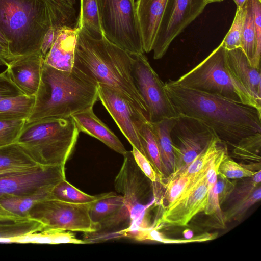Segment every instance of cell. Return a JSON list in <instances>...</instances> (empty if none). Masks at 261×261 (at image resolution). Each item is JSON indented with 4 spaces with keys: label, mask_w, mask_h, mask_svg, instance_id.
<instances>
[{
    "label": "cell",
    "mask_w": 261,
    "mask_h": 261,
    "mask_svg": "<svg viewBox=\"0 0 261 261\" xmlns=\"http://www.w3.org/2000/svg\"><path fill=\"white\" fill-rule=\"evenodd\" d=\"M165 89L178 115L197 119L234 147L243 138L261 133V112L220 95L184 87L175 81Z\"/></svg>",
    "instance_id": "cell-1"
},
{
    "label": "cell",
    "mask_w": 261,
    "mask_h": 261,
    "mask_svg": "<svg viewBox=\"0 0 261 261\" xmlns=\"http://www.w3.org/2000/svg\"><path fill=\"white\" fill-rule=\"evenodd\" d=\"M74 7L56 0H0V43L14 59L38 53L55 25L76 24Z\"/></svg>",
    "instance_id": "cell-2"
},
{
    "label": "cell",
    "mask_w": 261,
    "mask_h": 261,
    "mask_svg": "<svg viewBox=\"0 0 261 261\" xmlns=\"http://www.w3.org/2000/svg\"><path fill=\"white\" fill-rule=\"evenodd\" d=\"M77 29L73 67L97 83L114 89L125 96L149 120L148 108L138 92L132 76V54L96 37L84 28Z\"/></svg>",
    "instance_id": "cell-3"
},
{
    "label": "cell",
    "mask_w": 261,
    "mask_h": 261,
    "mask_svg": "<svg viewBox=\"0 0 261 261\" xmlns=\"http://www.w3.org/2000/svg\"><path fill=\"white\" fill-rule=\"evenodd\" d=\"M98 86L74 67L62 71L44 61L34 107L26 122L69 117L93 107L98 98Z\"/></svg>",
    "instance_id": "cell-4"
},
{
    "label": "cell",
    "mask_w": 261,
    "mask_h": 261,
    "mask_svg": "<svg viewBox=\"0 0 261 261\" xmlns=\"http://www.w3.org/2000/svg\"><path fill=\"white\" fill-rule=\"evenodd\" d=\"M79 134L71 116L25 121L16 143L39 165L65 167Z\"/></svg>",
    "instance_id": "cell-5"
},
{
    "label": "cell",
    "mask_w": 261,
    "mask_h": 261,
    "mask_svg": "<svg viewBox=\"0 0 261 261\" xmlns=\"http://www.w3.org/2000/svg\"><path fill=\"white\" fill-rule=\"evenodd\" d=\"M225 51L220 43L206 58L175 82L185 87L220 95L261 112V101L250 95L226 70Z\"/></svg>",
    "instance_id": "cell-6"
},
{
    "label": "cell",
    "mask_w": 261,
    "mask_h": 261,
    "mask_svg": "<svg viewBox=\"0 0 261 261\" xmlns=\"http://www.w3.org/2000/svg\"><path fill=\"white\" fill-rule=\"evenodd\" d=\"M104 36L132 54H144L135 1L97 0Z\"/></svg>",
    "instance_id": "cell-7"
},
{
    "label": "cell",
    "mask_w": 261,
    "mask_h": 261,
    "mask_svg": "<svg viewBox=\"0 0 261 261\" xmlns=\"http://www.w3.org/2000/svg\"><path fill=\"white\" fill-rule=\"evenodd\" d=\"M90 205L91 203L76 204L46 198L32 207L28 217L40 222L43 225L42 231L56 229L94 232L99 231L101 227L92 220Z\"/></svg>",
    "instance_id": "cell-8"
},
{
    "label": "cell",
    "mask_w": 261,
    "mask_h": 261,
    "mask_svg": "<svg viewBox=\"0 0 261 261\" xmlns=\"http://www.w3.org/2000/svg\"><path fill=\"white\" fill-rule=\"evenodd\" d=\"M132 76L145 101L150 122L178 116L165 89V84L151 66L144 54H132Z\"/></svg>",
    "instance_id": "cell-9"
},
{
    "label": "cell",
    "mask_w": 261,
    "mask_h": 261,
    "mask_svg": "<svg viewBox=\"0 0 261 261\" xmlns=\"http://www.w3.org/2000/svg\"><path fill=\"white\" fill-rule=\"evenodd\" d=\"M170 135L175 164L173 173L168 177L175 175L189 166L216 136L212 129L200 120L182 115L176 117Z\"/></svg>",
    "instance_id": "cell-10"
},
{
    "label": "cell",
    "mask_w": 261,
    "mask_h": 261,
    "mask_svg": "<svg viewBox=\"0 0 261 261\" xmlns=\"http://www.w3.org/2000/svg\"><path fill=\"white\" fill-rule=\"evenodd\" d=\"M208 4L207 0H168L152 49L154 59L165 55L173 40Z\"/></svg>",
    "instance_id": "cell-11"
},
{
    "label": "cell",
    "mask_w": 261,
    "mask_h": 261,
    "mask_svg": "<svg viewBox=\"0 0 261 261\" xmlns=\"http://www.w3.org/2000/svg\"><path fill=\"white\" fill-rule=\"evenodd\" d=\"M65 168L41 165L0 177V199L50 191L65 179Z\"/></svg>",
    "instance_id": "cell-12"
},
{
    "label": "cell",
    "mask_w": 261,
    "mask_h": 261,
    "mask_svg": "<svg viewBox=\"0 0 261 261\" xmlns=\"http://www.w3.org/2000/svg\"><path fill=\"white\" fill-rule=\"evenodd\" d=\"M98 97L133 147L146 157L139 129L144 124L150 122L148 119L114 89L98 84Z\"/></svg>",
    "instance_id": "cell-13"
},
{
    "label": "cell",
    "mask_w": 261,
    "mask_h": 261,
    "mask_svg": "<svg viewBox=\"0 0 261 261\" xmlns=\"http://www.w3.org/2000/svg\"><path fill=\"white\" fill-rule=\"evenodd\" d=\"M208 191L206 173L195 178L177 200L165 207L160 219L154 225L158 228L162 224L168 226H187L196 215L205 209Z\"/></svg>",
    "instance_id": "cell-14"
},
{
    "label": "cell",
    "mask_w": 261,
    "mask_h": 261,
    "mask_svg": "<svg viewBox=\"0 0 261 261\" xmlns=\"http://www.w3.org/2000/svg\"><path fill=\"white\" fill-rule=\"evenodd\" d=\"M124 160L115 179V189L122 194L129 214V224L141 225L147 219L146 212L154 203L144 205L141 202L142 189L141 170L137 165L132 151L123 155Z\"/></svg>",
    "instance_id": "cell-15"
},
{
    "label": "cell",
    "mask_w": 261,
    "mask_h": 261,
    "mask_svg": "<svg viewBox=\"0 0 261 261\" xmlns=\"http://www.w3.org/2000/svg\"><path fill=\"white\" fill-rule=\"evenodd\" d=\"M43 62L39 53H35L12 61L6 70L23 94L35 96L40 84Z\"/></svg>",
    "instance_id": "cell-16"
},
{
    "label": "cell",
    "mask_w": 261,
    "mask_h": 261,
    "mask_svg": "<svg viewBox=\"0 0 261 261\" xmlns=\"http://www.w3.org/2000/svg\"><path fill=\"white\" fill-rule=\"evenodd\" d=\"M224 65L229 73L238 83L253 97L261 101L260 68L251 66L240 47L226 50Z\"/></svg>",
    "instance_id": "cell-17"
},
{
    "label": "cell",
    "mask_w": 261,
    "mask_h": 261,
    "mask_svg": "<svg viewBox=\"0 0 261 261\" xmlns=\"http://www.w3.org/2000/svg\"><path fill=\"white\" fill-rule=\"evenodd\" d=\"M168 0H136L135 11L145 53L152 50Z\"/></svg>",
    "instance_id": "cell-18"
},
{
    "label": "cell",
    "mask_w": 261,
    "mask_h": 261,
    "mask_svg": "<svg viewBox=\"0 0 261 261\" xmlns=\"http://www.w3.org/2000/svg\"><path fill=\"white\" fill-rule=\"evenodd\" d=\"M89 213L92 220L100 225V229L130 220L123 196L114 192L97 195V199L91 203Z\"/></svg>",
    "instance_id": "cell-19"
},
{
    "label": "cell",
    "mask_w": 261,
    "mask_h": 261,
    "mask_svg": "<svg viewBox=\"0 0 261 261\" xmlns=\"http://www.w3.org/2000/svg\"><path fill=\"white\" fill-rule=\"evenodd\" d=\"M79 132L94 137L116 152L124 155L125 147L118 138L94 114L93 107L71 116Z\"/></svg>",
    "instance_id": "cell-20"
},
{
    "label": "cell",
    "mask_w": 261,
    "mask_h": 261,
    "mask_svg": "<svg viewBox=\"0 0 261 261\" xmlns=\"http://www.w3.org/2000/svg\"><path fill=\"white\" fill-rule=\"evenodd\" d=\"M77 29L63 26L44 59L47 65L60 70L70 71L74 65Z\"/></svg>",
    "instance_id": "cell-21"
},
{
    "label": "cell",
    "mask_w": 261,
    "mask_h": 261,
    "mask_svg": "<svg viewBox=\"0 0 261 261\" xmlns=\"http://www.w3.org/2000/svg\"><path fill=\"white\" fill-rule=\"evenodd\" d=\"M176 117L150 122L160 154L164 178L169 176L174 170L175 155L170 133Z\"/></svg>",
    "instance_id": "cell-22"
},
{
    "label": "cell",
    "mask_w": 261,
    "mask_h": 261,
    "mask_svg": "<svg viewBox=\"0 0 261 261\" xmlns=\"http://www.w3.org/2000/svg\"><path fill=\"white\" fill-rule=\"evenodd\" d=\"M38 165L16 143L0 147V177L22 171Z\"/></svg>",
    "instance_id": "cell-23"
},
{
    "label": "cell",
    "mask_w": 261,
    "mask_h": 261,
    "mask_svg": "<svg viewBox=\"0 0 261 261\" xmlns=\"http://www.w3.org/2000/svg\"><path fill=\"white\" fill-rule=\"evenodd\" d=\"M244 5L245 17L240 48L246 56L251 66L256 68H260V54L257 50L252 1L246 0Z\"/></svg>",
    "instance_id": "cell-24"
},
{
    "label": "cell",
    "mask_w": 261,
    "mask_h": 261,
    "mask_svg": "<svg viewBox=\"0 0 261 261\" xmlns=\"http://www.w3.org/2000/svg\"><path fill=\"white\" fill-rule=\"evenodd\" d=\"M34 102V96L23 94L0 100V120H27Z\"/></svg>",
    "instance_id": "cell-25"
},
{
    "label": "cell",
    "mask_w": 261,
    "mask_h": 261,
    "mask_svg": "<svg viewBox=\"0 0 261 261\" xmlns=\"http://www.w3.org/2000/svg\"><path fill=\"white\" fill-rule=\"evenodd\" d=\"M14 243L49 244L89 243L87 241L77 239L73 233L69 231L56 229L30 233L14 239Z\"/></svg>",
    "instance_id": "cell-26"
},
{
    "label": "cell",
    "mask_w": 261,
    "mask_h": 261,
    "mask_svg": "<svg viewBox=\"0 0 261 261\" xmlns=\"http://www.w3.org/2000/svg\"><path fill=\"white\" fill-rule=\"evenodd\" d=\"M75 24L92 36H104L97 0H80V10Z\"/></svg>",
    "instance_id": "cell-27"
},
{
    "label": "cell",
    "mask_w": 261,
    "mask_h": 261,
    "mask_svg": "<svg viewBox=\"0 0 261 261\" xmlns=\"http://www.w3.org/2000/svg\"><path fill=\"white\" fill-rule=\"evenodd\" d=\"M50 190L41 191L28 196L3 198L0 199V205L14 215L29 218V211L36 203L43 199L49 198Z\"/></svg>",
    "instance_id": "cell-28"
},
{
    "label": "cell",
    "mask_w": 261,
    "mask_h": 261,
    "mask_svg": "<svg viewBox=\"0 0 261 261\" xmlns=\"http://www.w3.org/2000/svg\"><path fill=\"white\" fill-rule=\"evenodd\" d=\"M49 198L69 203L84 204L94 201L97 199V196L85 193L72 186L65 178L51 188Z\"/></svg>",
    "instance_id": "cell-29"
},
{
    "label": "cell",
    "mask_w": 261,
    "mask_h": 261,
    "mask_svg": "<svg viewBox=\"0 0 261 261\" xmlns=\"http://www.w3.org/2000/svg\"><path fill=\"white\" fill-rule=\"evenodd\" d=\"M139 133L146 157L164 179L160 154L151 123L147 122L142 125L139 129Z\"/></svg>",
    "instance_id": "cell-30"
},
{
    "label": "cell",
    "mask_w": 261,
    "mask_h": 261,
    "mask_svg": "<svg viewBox=\"0 0 261 261\" xmlns=\"http://www.w3.org/2000/svg\"><path fill=\"white\" fill-rule=\"evenodd\" d=\"M260 148L261 133H257L241 139L234 146L233 153L252 164H260Z\"/></svg>",
    "instance_id": "cell-31"
},
{
    "label": "cell",
    "mask_w": 261,
    "mask_h": 261,
    "mask_svg": "<svg viewBox=\"0 0 261 261\" xmlns=\"http://www.w3.org/2000/svg\"><path fill=\"white\" fill-rule=\"evenodd\" d=\"M43 225L30 218L9 223L0 224V239H14L22 236L42 231Z\"/></svg>",
    "instance_id": "cell-32"
},
{
    "label": "cell",
    "mask_w": 261,
    "mask_h": 261,
    "mask_svg": "<svg viewBox=\"0 0 261 261\" xmlns=\"http://www.w3.org/2000/svg\"><path fill=\"white\" fill-rule=\"evenodd\" d=\"M260 199L261 186L259 184L250 195L230 204L223 212L225 222L232 220L240 221L249 208L260 201Z\"/></svg>",
    "instance_id": "cell-33"
},
{
    "label": "cell",
    "mask_w": 261,
    "mask_h": 261,
    "mask_svg": "<svg viewBox=\"0 0 261 261\" xmlns=\"http://www.w3.org/2000/svg\"><path fill=\"white\" fill-rule=\"evenodd\" d=\"M195 177H196L177 175L167 178L168 180L164 185L166 188L164 199L167 203L166 206L172 204L177 200L186 191Z\"/></svg>",
    "instance_id": "cell-34"
},
{
    "label": "cell",
    "mask_w": 261,
    "mask_h": 261,
    "mask_svg": "<svg viewBox=\"0 0 261 261\" xmlns=\"http://www.w3.org/2000/svg\"><path fill=\"white\" fill-rule=\"evenodd\" d=\"M245 12L244 4L242 8H237L232 25L221 43L226 50H229L240 47Z\"/></svg>",
    "instance_id": "cell-35"
},
{
    "label": "cell",
    "mask_w": 261,
    "mask_h": 261,
    "mask_svg": "<svg viewBox=\"0 0 261 261\" xmlns=\"http://www.w3.org/2000/svg\"><path fill=\"white\" fill-rule=\"evenodd\" d=\"M257 171L249 170L242 165L237 163L228 155L221 161L217 170V174L230 179L251 177Z\"/></svg>",
    "instance_id": "cell-36"
},
{
    "label": "cell",
    "mask_w": 261,
    "mask_h": 261,
    "mask_svg": "<svg viewBox=\"0 0 261 261\" xmlns=\"http://www.w3.org/2000/svg\"><path fill=\"white\" fill-rule=\"evenodd\" d=\"M241 179L239 182L237 181L234 189L227 200L230 205L250 195L260 184L261 170H258L251 177Z\"/></svg>",
    "instance_id": "cell-37"
},
{
    "label": "cell",
    "mask_w": 261,
    "mask_h": 261,
    "mask_svg": "<svg viewBox=\"0 0 261 261\" xmlns=\"http://www.w3.org/2000/svg\"><path fill=\"white\" fill-rule=\"evenodd\" d=\"M25 121L0 120V147L16 142Z\"/></svg>",
    "instance_id": "cell-38"
},
{
    "label": "cell",
    "mask_w": 261,
    "mask_h": 261,
    "mask_svg": "<svg viewBox=\"0 0 261 261\" xmlns=\"http://www.w3.org/2000/svg\"><path fill=\"white\" fill-rule=\"evenodd\" d=\"M203 211L205 214L211 216L212 219L214 220L215 227L225 228L226 222L223 212L220 208L216 184L212 187H208L207 201Z\"/></svg>",
    "instance_id": "cell-39"
},
{
    "label": "cell",
    "mask_w": 261,
    "mask_h": 261,
    "mask_svg": "<svg viewBox=\"0 0 261 261\" xmlns=\"http://www.w3.org/2000/svg\"><path fill=\"white\" fill-rule=\"evenodd\" d=\"M217 233H204L195 237L187 239H170L165 237L158 231V229L153 227L150 229L148 233L149 241H158L164 243H187L191 242H201L215 239Z\"/></svg>",
    "instance_id": "cell-40"
},
{
    "label": "cell",
    "mask_w": 261,
    "mask_h": 261,
    "mask_svg": "<svg viewBox=\"0 0 261 261\" xmlns=\"http://www.w3.org/2000/svg\"><path fill=\"white\" fill-rule=\"evenodd\" d=\"M132 151L137 165L144 175L152 183L164 185L163 178L157 172L151 163L136 148L133 147Z\"/></svg>",
    "instance_id": "cell-41"
},
{
    "label": "cell",
    "mask_w": 261,
    "mask_h": 261,
    "mask_svg": "<svg viewBox=\"0 0 261 261\" xmlns=\"http://www.w3.org/2000/svg\"><path fill=\"white\" fill-rule=\"evenodd\" d=\"M237 182L236 180H230L219 174H217L216 187L218 197L220 206L227 201L234 189Z\"/></svg>",
    "instance_id": "cell-42"
},
{
    "label": "cell",
    "mask_w": 261,
    "mask_h": 261,
    "mask_svg": "<svg viewBox=\"0 0 261 261\" xmlns=\"http://www.w3.org/2000/svg\"><path fill=\"white\" fill-rule=\"evenodd\" d=\"M21 95L23 93L10 79L6 70L0 73V100Z\"/></svg>",
    "instance_id": "cell-43"
},
{
    "label": "cell",
    "mask_w": 261,
    "mask_h": 261,
    "mask_svg": "<svg viewBox=\"0 0 261 261\" xmlns=\"http://www.w3.org/2000/svg\"><path fill=\"white\" fill-rule=\"evenodd\" d=\"M63 27L53 26L48 29L44 36L39 51L44 59L56 41Z\"/></svg>",
    "instance_id": "cell-44"
},
{
    "label": "cell",
    "mask_w": 261,
    "mask_h": 261,
    "mask_svg": "<svg viewBox=\"0 0 261 261\" xmlns=\"http://www.w3.org/2000/svg\"><path fill=\"white\" fill-rule=\"evenodd\" d=\"M14 60L8 49L0 43V65L7 66L10 62Z\"/></svg>",
    "instance_id": "cell-45"
},
{
    "label": "cell",
    "mask_w": 261,
    "mask_h": 261,
    "mask_svg": "<svg viewBox=\"0 0 261 261\" xmlns=\"http://www.w3.org/2000/svg\"><path fill=\"white\" fill-rule=\"evenodd\" d=\"M0 217L9 218V219H11L16 220H23V219L28 218L27 217H20L17 215H14V214L7 211L5 209H4L3 207H2L1 205H0Z\"/></svg>",
    "instance_id": "cell-46"
},
{
    "label": "cell",
    "mask_w": 261,
    "mask_h": 261,
    "mask_svg": "<svg viewBox=\"0 0 261 261\" xmlns=\"http://www.w3.org/2000/svg\"><path fill=\"white\" fill-rule=\"evenodd\" d=\"M63 4L74 7L76 3V0H56Z\"/></svg>",
    "instance_id": "cell-47"
},
{
    "label": "cell",
    "mask_w": 261,
    "mask_h": 261,
    "mask_svg": "<svg viewBox=\"0 0 261 261\" xmlns=\"http://www.w3.org/2000/svg\"><path fill=\"white\" fill-rule=\"evenodd\" d=\"M23 220H25V219H23ZM21 220H13V219H9V218L0 217V224L9 223L19 221H21Z\"/></svg>",
    "instance_id": "cell-48"
},
{
    "label": "cell",
    "mask_w": 261,
    "mask_h": 261,
    "mask_svg": "<svg viewBox=\"0 0 261 261\" xmlns=\"http://www.w3.org/2000/svg\"><path fill=\"white\" fill-rule=\"evenodd\" d=\"M237 5V8H242L246 0H233Z\"/></svg>",
    "instance_id": "cell-49"
},
{
    "label": "cell",
    "mask_w": 261,
    "mask_h": 261,
    "mask_svg": "<svg viewBox=\"0 0 261 261\" xmlns=\"http://www.w3.org/2000/svg\"><path fill=\"white\" fill-rule=\"evenodd\" d=\"M223 0H207L208 3H213V2H220Z\"/></svg>",
    "instance_id": "cell-50"
},
{
    "label": "cell",
    "mask_w": 261,
    "mask_h": 261,
    "mask_svg": "<svg viewBox=\"0 0 261 261\" xmlns=\"http://www.w3.org/2000/svg\"><path fill=\"white\" fill-rule=\"evenodd\" d=\"M133 1H135V0H133Z\"/></svg>",
    "instance_id": "cell-51"
}]
</instances>
